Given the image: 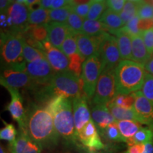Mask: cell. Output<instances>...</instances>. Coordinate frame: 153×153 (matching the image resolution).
Wrapping results in <instances>:
<instances>
[{"mask_svg": "<svg viewBox=\"0 0 153 153\" xmlns=\"http://www.w3.org/2000/svg\"><path fill=\"white\" fill-rule=\"evenodd\" d=\"M144 67L149 74L153 75V54L151 55L150 59L145 63Z\"/></svg>", "mask_w": 153, "mask_h": 153, "instance_id": "50", "label": "cell"}, {"mask_svg": "<svg viewBox=\"0 0 153 153\" xmlns=\"http://www.w3.org/2000/svg\"><path fill=\"white\" fill-rule=\"evenodd\" d=\"M153 27V19H140L139 22V28L141 31L150 29Z\"/></svg>", "mask_w": 153, "mask_h": 153, "instance_id": "47", "label": "cell"}, {"mask_svg": "<svg viewBox=\"0 0 153 153\" xmlns=\"http://www.w3.org/2000/svg\"><path fill=\"white\" fill-rule=\"evenodd\" d=\"M151 141H153V131L149 127H142L133 137L127 140L126 143L129 147L135 144H145Z\"/></svg>", "mask_w": 153, "mask_h": 153, "instance_id": "29", "label": "cell"}, {"mask_svg": "<svg viewBox=\"0 0 153 153\" xmlns=\"http://www.w3.org/2000/svg\"><path fill=\"white\" fill-rule=\"evenodd\" d=\"M119 15L124 24H127L137 15V3L127 1Z\"/></svg>", "mask_w": 153, "mask_h": 153, "instance_id": "34", "label": "cell"}, {"mask_svg": "<svg viewBox=\"0 0 153 153\" xmlns=\"http://www.w3.org/2000/svg\"><path fill=\"white\" fill-rule=\"evenodd\" d=\"M65 1L67 2V4H72L73 0H65Z\"/></svg>", "mask_w": 153, "mask_h": 153, "instance_id": "59", "label": "cell"}, {"mask_svg": "<svg viewBox=\"0 0 153 153\" xmlns=\"http://www.w3.org/2000/svg\"><path fill=\"white\" fill-rule=\"evenodd\" d=\"M106 3L108 9L120 14L126 4V0H106Z\"/></svg>", "mask_w": 153, "mask_h": 153, "instance_id": "44", "label": "cell"}, {"mask_svg": "<svg viewBox=\"0 0 153 153\" xmlns=\"http://www.w3.org/2000/svg\"><path fill=\"white\" fill-rule=\"evenodd\" d=\"M137 16L140 19H153V6L143 0L137 3Z\"/></svg>", "mask_w": 153, "mask_h": 153, "instance_id": "39", "label": "cell"}, {"mask_svg": "<svg viewBox=\"0 0 153 153\" xmlns=\"http://www.w3.org/2000/svg\"><path fill=\"white\" fill-rule=\"evenodd\" d=\"M42 43L45 57L55 73L69 70V57L60 49L53 46L48 39Z\"/></svg>", "mask_w": 153, "mask_h": 153, "instance_id": "13", "label": "cell"}, {"mask_svg": "<svg viewBox=\"0 0 153 153\" xmlns=\"http://www.w3.org/2000/svg\"><path fill=\"white\" fill-rule=\"evenodd\" d=\"M7 89L11 95V101L6 107V109L10 113L13 119L18 123L19 131H26L27 114L23 105L22 95L19 89L12 88H8Z\"/></svg>", "mask_w": 153, "mask_h": 153, "instance_id": "12", "label": "cell"}, {"mask_svg": "<svg viewBox=\"0 0 153 153\" xmlns=\"http://www.w3.org/2000/svg\"><path fill=\"white\" fill-rule=\"evenodd\" d=\"M128 1H133V2H135V3H138V2H140V1H142L143 0H128Z\"/></svg>", "mask_w": 153, "mask_h": 153, "instance_id": "58", "label": "cell"}, {"mask_svg": "<svg viewBox=\"0 0 153 153\" xmlns=\"http://www.w3.org/2000/svg\"><path fill=\"white\" fill-rule=\"evenodd\" d=\"M3 123H4V127L0 131V138L8 141L9 145L13 144L16 139V130L13 124L7 123L4 120H3Z\"/></svg>", "mask_w": 153, "mask_h": 153, "instance_id": "38", "label": "cell"}, {"mask_svg": "<svg viewBox=\"0 0 153 153\" xmlns=\"http://www.w3.org/2000/svg\"><path fill=\"white\" fill-rule=\"evenodd\" d=\"M23 56L26 62H32L40 59L46 58L43 51L30 46L26 42H25L24 49H23Z\"/></svg>", "mask_w": 153, "mask_h": 153, "instance_id": "31", "label": "cell"}, {"mask_svg": "<svg viewBox=\"0 0 153 153\" xmlns=\"http://www.w3.org/2000/svg\"><path fill=\"white\" fill-rule=\"evenodd\" d=\"M87 99L85 96H80L72 99L76 138L84 127L91 120V114L87 105Z\"/></svg>", "mask_w": 153, "mask_h": 153, "instance_id": "15", "label": "cell"}, {"mask_svg": "<svg viewBox=\"0 0 153 153\" xmlns=\"http://www.w3.org/2000/svg\"><path fill=\"white\" fill-rule=\"evenodd\" d=\"M143 153H153V141L145 144V150Z\"/></svg>", "mask_w": 153, "mask_h": 153, "instance_id": "52", "label": "cell"}, {"mask_svg": "<svg viewBox=\"0 0 153 153\" xmlns=\"http://www.w3.org/2000/svg\"><path fill=\"white\" fill-rule=\"evenodd\" d=\"M35 91L37 101L46 104L57 97L73 99L80 96H85L82 78H79L70 70L56 73L48 85L38 88Z\"/></svg>", "mask_w": 153, "mask_h": 153, "instance_id": "2", "label": "cell"}, {"mask_svg": "<svg viewBox=\"0 0 153 153\" xmlns=\"http://www.w3.org/2000/svg\"><path fill=\"white\" fill-rule=\"evenodd\" d=\"M141 36L149 53L153 54V27L141 32Z\"/></svg>", "mask_w": 153, "mask_h": 153, "instance_id": "42", "label": "cell"}, {"mask_svg": "<svg viewBox=\"0 0 153 153\" xmlns=\"http://www.w3.org/2000/svg\"><path fill=\"white\" fill-rule=\"evenodd\" d=\"M14 0H9V1H11V2H12V1H14Z\"/></svg>", "mask_w": 153, "mask_h": 153, "instance_id": "61", "label": "cell"}, {"mask_svg": "<svg viewBox=\"0 0 153 153\" xmlns=\"http://www.w3.org/2000/svg\"><path fill=\"white\" fill-rule=\"evenodd\" d=\"M65 153H70V152H65Z\"/></svg>", "mask_w": 153, "mask_h": 153, "instance_id": "62", "label": "cell"}, {"mask_svg": "<svg viewBox=\"0 0 153 153\" xmlns=\"http://www.w3.org/2000/svg\"><path fill=\"white\" fill-rule=\"evenodd\" d=\"M141 91L153 105V75L147 73Z\"/></svg>", "mask_w": 153, "mask_h": 153, "instance_id": "40", "label": "cell"}, {"mask_svg": "<svg viewBox=\"0 0 153 153\" xmlns=\"http://www.w3.org/2000/svg\"><path fill=\"white\" fill-rule=\"evenodd\" d=\"M109 102L117 106L126 108H133V104L135 102V94L134 93L128 95L116 94V97Z\"/></svg>", "mask_w": 153, "mask_h": 153, "instance_id": "35", "label": "cell"}, {"mask_svg": "<svg viewBox=\"0 0 153 153\" xmlns=\"http://www.w3.org/2000/svg\"><path fill=\"white\" fill-rule=\"evenodd\" d=\"M99 55L102 62L103 69L115 70L122 60L120 57L118 41L114 36L107 32L99 36Z\"/></svg>", "mask_w": 153, "mask_h": 153, "instance_id": "7", "label": "cell"}, {"mask_svg": "<svg viewBox=\"0 0 153 153\" xmlns=\"http://www.w3.org/2000/svg\"><path fill=\"white\" fill-rule=\"evenodd\" d=\"M145 144L141 143V144H135L129 146L128 150L124 153H143L145 150Z\"/></svg>", "mask_w": 153, "mask_h": 153, "instance_id": "46", "label": "cell"}, {"mask_svg": "<svg viewBox=\"0 0 153 153\" xmlns=\"http://www.w3.org/2000/svg\"><path fill=\"white\" fill-rule=\"evenodd\" d=\"M60 50L68 57L78 53L77 43H76V33L70 32L63 42Z\"/></svg>", "mask_w": 153, "mask_h": 153, "instance_id": "32", "label": "cell"}, {"mask_svg": "<svg viewBox=\"0 0 153 153\" xmlns=\"http://www.w3.org/2000/svg\"><path fill=\"white\" fill-rule=\"evenodd\" d=\"M43 148L30 137L24 153H41Z\"/></svg>", "mask_w": 153, "mask_h": 153, "instance_id": "45", "label": "cell"}, {"mask_svg": "<svg viewBox=\"0 0 153 153\" xmlns=\"http://www.w3.org/2000/svg\"><path fill=\"white\" fill-rule=\"evenodd\" d=\"M36 4H40V0H27V3L26 6L28 7L29 10H31L33 9V7Z\"/></svg>", "mask_w": 153, "mask_h": 153, "instance_id": "53", "label": "cell"}, {"mask_svg": "<svg viewBox=\"0 0 153 153\" xmlns=\"http://www.w3.org/2000/svg\"><path fill=\"white\" fill-rule=\"evenodd\" d=\"M71 32L65 23L51 22L48 24V40L53 46L60 49L67 36Z\"/></svg>", "mask_w": 153, "mask_h": 153, "instance_id": "19", "label": "cell"}, {"mask_svg": "<svg viewBox=\"0 0 153 153\" xmlns=\"http://www.w3.org/2000/svg\"><path fill=\"white\" fill-rule=\"evenodd\" d=\"M69 57V70L74 73L76 76L80 78L82 72V65L85 62V58H84L79 53L70 55Z\"/></svg>", "mask_w": 153, "mask_h": 153, "instance_id": "33", "label": "cell"}, {"mask_svg": "<svg viewBox=\"0 0 153 153\" xmlns=\"http://www.w3.org/2000/svg\"><path fill=\"white\" fill-rule=\"evenodd\" d=\"M66 5H68V4H67L65 0H53L50 10L62 8V7H65Z\"/></svg>", "mask_w": 153, "mask_h": 153, "instance_id": "48", "label": "cell"}, {"mask_svg": "<svg viewBox=\"0 0 153 153\" xmlns=\"http://www.w3.org/2000/svg\"><path fill=\"white\" fill-rule=\"evenodd\" d=\"M107 107L109 109L110 112L111 113L113 116L115 118L117 121L119 120H135L137 121V118L135 114V111L133 108H126L123 107L117 106L116 105L113 104L112 103L108 102L106 104Z\"/></svg>", "mask_w": 153, "mask_h": 153, "instance_id": "22", "label": "cell"}, {"mask_svg": "<svg viewBox=\"0 0 153 153\" xmlns=\"http://www.w3.org/2000/svg\"><path fill=\"white\" fill-rule=\"evenodd\" d=\"M78 53L84 58L99 54V36H89L82 33H76Z\"/></svg>", "mask_w": 153, "mask_h": 153, "instance_id": "18", "label": "cell"}, {"mask_svg": "<svg viewBox=\"0 0 153 153\" xmlns=\"http://www.w3.org/2000/svg\"><path fill=\"white\" fill-rule=\"evenodd\" d=\"M99 21L106 25L107 27L110 28V30L120 29L125 26L119 14L114 12L108 8L106 9Z\"/></svg>", "mask_w": 153, "mask_h": 153, "instance_id": "24", "label": "cell"}, {"mask_svg": "<svg viewBox=\"0 0 153 153\" xmlns=\"http://www.w3.org/2000/svg\"><path fill=\"white\" fill-rule=\"evenodd\" d=\"M50 10L39 7L30 10L28 16V24L30 25H41L49 24Z\"/></svg>", "mask_w": 153, "mask_h": 153, "instance_id": "27", "label": "cell"}, {"mask_svg": "<svg viewBox=\"0 0 153 153\" xmlns=\"http://www.w3.org/2000/svg\"><path fill=\"white\" fill-rule=\"evenodd\" d=\"M100 136L105 140L107 143H109L111 144L118 143H126V140L122 136L119 131L117 122L110 124Z\"/></svg>", "mask_w": 153, "mask_h": 153, "instance_id": "28", "label": "cell"}, {"mask_svg": "<svg viewBox=\"0 0 153 153\" xmlns=\"http://www.w3.org/2000/svg\"><path fill=\"white\" fill-rule=\"evenodd\" d=\"M85 20V19L82 18L79 15H77L74 11H72L69 16L65 24L68 26V28H70V30L73 33H82V26H83Z\"/></svg>", "mask_w": 153, "mask_h": 153, "instance_id": "37", "label": "cell"}, {"mask_svg": "<svg viewBox=\"0 0 153 153\" xmlns=\"http://www.w3.org/2000/svg\"><path fill=\"white\" fill-rule=\"evenodd\" d=\"M25 40L22 33L13 30L1 32V60L2 68L26 62L23 56Z\"/></svg>", "mask_w": 153, "mask_h": 153, "instance_id": "5", "label": "cell"}, {"mask_svg": "<svg viewBox=\"0 0 153 153\" xmlns=\"http://www.w3.org/2000/svg\"><path fill=\"white\" fill-rule=\"evenodd\" d=\"M116 95L115 70L104 68L99 76L92 98L93 104L106 105Z\"/></svg>", "mask_w": 153, "mask_h": 153, "instance_id": "8", "label": "cell"}, {"mask_svg": "<svg viewBox=\"0 0 153 153\" xmlns=\"http://www.w3.org/2000/svg\"><path fill=\"white\" fill-rule=\"evenodd\" d=\"M91 2H92V0L89 3L72 6L73 7V11L75 14L79 15V16H81L82 18L86 19L87 17L88 13H89V9H90Z\"/></svg>", "mask_w": 153, "mask_h": 153, "instance_id": "43", "label": "cell"}, {"mask_svg": "<svg viewBox=\"0 0 153 153\" xmlns=\"http://www.w3.org/2000/svg\"><path fill=\"white\" fill-rule=\"evenodd\" d=\"M107 7L106 2H97L92 0L90 9L86 19L97 21L100 19Z\"/></svg>", "mask_w": 153, "mask_h": 153, "instance_id": "36", "label": "cell"}, {"mask_svg": "<svg viewBox=\"0 0 153 153\" xmlns=\"http://www.w3.org/2000/svg\"><path fill=\"white\" fill-rule=\"evenodd\" d=\"M94 1H97V2H105V1L106 0H94Z\"/></svg>", "mask_w": 153, "mask_h": 153, "instance_id": "60", "label": "cell"}, {"mask_svg": "<svg viewBox=\"0 0 153 153\" xmlns=\"http://www.w3.org/2000/svg\"><path fill=\"white\" fill-rule=\"evenodd\" d=\"M85 153H109L106 152H102V151H90V150H87Z\"/></svg>", "mask_w": 153, "mask_h": 153, "instance_id": "55", "label": "cell"}, {"mask_svg": "<svg viewBox=\"0 0 153 153\" xmlns=\"http://www.w3.org/2000/svg\"><path fill=\"white\" fill-rule=\"evenodd\" d=\"M109 28L99 21L85 19L82 26V33L89 36H99L106 31L109 32Z\"/></svg>", "mask_w": 153, "mask_h": 153, "instance_id": "23", "label": "cell"}, {"mask_svg": "<svg viewBox=\"0 0 153 153\" xmlns=\"http://www.w3.org/2000/svg\"><path fill=\"white\" fill-rule=\"evenodd\" d=\"M135 102L133 109L136 114L137 120L141 124H145L153 131V105L141 91L134 92Z\"/></svg>", "mask_w": 153, "mask_h": 153, "instance_id": "14", "label": "cell"}, {"mask_svg": "<svg viewBox=\"0 0 153 153\" xmlns=\"http://www.w3.org/2000/svg\"><path fill=\"white\" fill-rule=\"evenodd\" d=\"M25 72L35 83L36 87L35 90L38 88L48 85L56 74L46 58L27 62Z\"/></svg>", "mask_w": 153, "mask_h": 153, "instance_id": "10", "label": "cell"}, {"mask_svg": "<svg viewBox=\"0 0 153 153\" xmlns=\"http://www.w3.org/2000/svg\"><path fill=\"white\" fill-rule=\"evenodd\" d=\"M102 70V62L99 55L87 58L83 62L81 78L83 82L84 93L87 99L93 98Z\"/></svg>", "mask_w": 153, "mask_h": 153, "instance_id": "6", "label": "cell"}, {"mask_svg": "<svg viewBox=\"0 0 153 153\" xmlns=\"http://www.w3.org/2000/svg\"><path fill=\"white\" fill-rule=\"evenodd\" d=\"M77 142L81 143L82 146L87 148V150L100 151L106 148L92 119L84 127L77 135Z\"/></svg>", "mask_w": 153, "mask_h": 153, "instance_id": "11", "label": "cell"}, {"mask_svg": "<svg viewBox=\"0 0 153 153\" xmlns=\"http://www.w3.org/2000/svg\"><path fill=\"white\" fill-rule=\"evenodd\" d=\"M151 55L145 46L142 36H132V57L133 60L144 66L150 59Z\"/></svg>", "mask_w": 153, "mask_h": 153, "instance_id": "21", "label": "cell"}, {"mask_svg": "<svg viewBox=\"0 0 153 153\" xmlns=\"http://www.w3.org/2000/svg\"><path fill=\"white\" fill-rule=\"evenodd\" d=\"M140 20V19L138 16L137 15L135 18L128 22L127 24H126L125 26L121 28L123 30H125L126 32H127L128 33H129L131 36L140 35L142 31H141L139 28Z\"/></svg>", "mask_w": 153, "mask_h": 153, "instance_id": "41", "label": "cell"}, {"mask_svg": "<svg viewBox=\"0 0 153 153\" xmlns=\"http://www.w3.org/2000/svg\"><path fill=\"white\" fill-rule=\"evenodd\" d=\"M16 2L19 4H26L27 3V0H16Z\"/></svg>", "mask_w": 153, "mask_h": 153, "instance_id": "56", "label": "cell"}, {"mask_svg": "<svg viewBox=\"0 0 153 153\" xmlns=\"http://www.w3.org/2000/svg\"><path fill=\"white\" fill-rule=\"evenodd\" d=\"M146 70L133 60H121L115 69L116 94L128 95L142 89Z\"/></svg>", "mask_w": 153, "mask_h": 153, "instance_id": "4", "label": "cell"}, {"mask_svg": "<svg viewBox=\"0 0 153 153\" xmlns=\"http://www.w3.org/2000/svg\"><path fill=\"white\" fill-rule=\"evenodd\" d=\"M23 36H29L38 41L43 43L48 39V24L28 25L22 33Z\"/></svg>", "mask_w": 153, "mask_h": 153, "instance_id": "25", "label": "cell"}, {"mask_svg": "<svg viewBox=\"0 0 153 153\" xmlns=\"http://www.w3.org/2000/svg\"><path fill=\"white\" fill-rule=\"evenodd\" d=\"M53 0H40V5L43 9L50 10Z\"/></svg>", "mask_w": 153, "mask_h": 153, "instance_id": "51", "label": "cell"}, {"mask_svg": "<svg viewBox=\"0 0 153 153\" xmlns=\"http://www.w3.org/2000/svg\"><path fill=\"white\" fill-rule=\"evenodd\" d=\"M73 11L72 4H68L62 8L50 10L51 22L58 23H66L69 16Z\"/></svg>", "mask_w": 153, "mask_h": 153, "instance_id": "30", "label": "cell"}, {"mask_svg": "<svg viewBox=\"0 0 153 153\" xmlns=\"http://www.w3.org/2000/svg\"><path fill=\"white\" fill-rule=\"evenodd\" d=\"M117 125L122 136L124 137L126 141L133 137L135 134L142 128L141 123L135 120H119L117 121Z\"/></svg>", "mask_w": 153, "mask_h": 153, "instance_id": "26", "label": "cell"}, {"mask_svg": "<svg viewBox=\"0 0 153 153\" xmlns=\"http://www.w3.org/2000/svg\"><path fill=\"white\" fill-rule=\"evenodd\" d=\"M0 83L6 89H28L35 90L36 85L30 76L26 72L13 68H2Z\"/></svg>", "mask_w": 153, "mask_h": 153, "instance_id": "9", "label": "cell"}, {"mask_svg": "<svg viewBox=\"0 0 153 153\" xmlns=\"http://www.w3.org/2000/svg\"><path fill=\"white\" fill-rule=\"evenodd\" d=\"M11 3L9 0H0V11L1 14H5L7 13V9H9V6Z\"/></svg>", "mask_w": 153, "mask_h": 153, "instance_id": "49", "label": "cell"}, {"mask_svg": "<svg viewBox=\"0 0 153 153\" xmlns=\"http://www.w3.org/2000/svg\"><path fill=\"white\" fill-rule=\"evenodd\" d=\"M91 114V119L97 126L100 135L110 124L117 122L105 104H93Z\"/></svg>", "mask_w": 153, "mask_h": 153, "instance_id": "17", "label": "cell"}, {"mask_svg": "<svg viewBox=\"0 0 153 153\" xmlns=\"http://www.w3.org/2000/svg\"><path fill=\"white\" fill-rule=\"evenodd\" d=\"M46 106L52 114L55 128L60 136L70 144L77 143L72 99L57 97L50 101Z\"/></svg>", "mask_w": 153, "mask_h": 153, "instance_id": "3", "label": "cell"}, {"mask_svg": "<svg viewBox=\"0 0 153 153\" xmlns=\"http://www.w3.org/2000/svg\"><path fill=\"white\" fill-rule=\"evenodd\" d=\"M118 41V45L122 60H133L132 57V36L122 28L110 30Z\"/></svg>", "mask_w": 153, "mask_h": 153, "instance_id": "20", "label": "cell"}, {"mask_svg": "<svg viewBox=\"0 0 153 153\" xmlns=\"http://www.w3.org/2000/svg\"><path fill=\"white\" fill-rule=\"evenodd\" d=\"M0 153H7L4 150V148L1 145V148H0Z\"/></svg>", "mask_w": 153, "mask_h": 153, "instance_id": "57", "label": "cell"}, {"mask_svg": "<svg viewBox=\"0 0 153 153\" xmlns=\"http://www.w3.org/2000/svg\"><path fill=\"white\" fill-rule=\"evenodd\" d=\"M91 1V0H73L72 5L75 6V5L82 4H86V3L90 2Z\"/></svg>", "mask_w": 153, "mask_h": 153, "instance_id": "54", "label": "cell"}, {"mask_svg": "<svg viewBox=\"0 0 153 153\" xmlns=\"http://www.w3.org/2000/svg\"><path fill=\"white\" fill-rule=\"evenodd\" d=\"M30 10L26 4L14 2L7 9V14L12 20L11 30L22 33L28 26V16Z\"/></svg>", "mask_w": 153, "mask_h": 153, "instance_id": "16", "label": "cell"}, {"mask_svg": "<svg viewBox=\"0 0 153 153\" xmlns=\"http://www.w3.org/2000/svg\"><path fill=\"white\" fill-rule=\"evenodd\" d=\"M26 131L30 138L43 148H54L60 138L55 128L52 114L46 106H34L28 111Z\"/></svg>", "mask_w": 153, "mask_h": 153, "instance_id": "1", "label": "cell"}]
</instances>
